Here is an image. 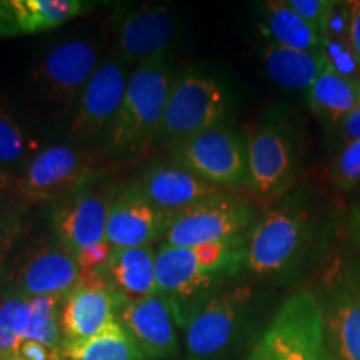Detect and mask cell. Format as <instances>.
<instances>
[{
  "instance_id": "6da1fadb",
  "label": "cell",
  "mask_w": 360,
  "mask_h": 360,
  "mask_svg": "<svg viewBox=\"0 0 360 360\" xmlns=\"http://www.w3.org/2000/svg\"><path fill=\"white\" fill-rule=\"evenodd\" d=\"M339 207L307 182L265 209L247 238L245 274L272 285L314 281L339 244Z\"/></svg>"
},
{
  "instance_id": "7a4b0ae2",
  "label": "cell",
  "mask_w": 360,
  "mask_h": 360,
  "mask_svg": "<svg viewBox=\"0 0 360 360\" xmlns=\"http://www.w3.org/2000/svg\"><path fill=\"white\" fill-rule=\"evenodd\" d=\"M255 282L225 283L182 328L184 360H245L277 307Z\"/></svg>"
},
{
  "instance_id": "3957f363",
  "label": "cell",
  "mask_w": 360,
  "mask_h": 360,
  "mask_svg": "<svg viewBox=\"0 0 360 360\" xmlns=\"http://www.w3.org/2000/svg\"><path fill=\"white\" fill-rule=\"evenodd\" d=\"M247 135V191L259 205H274L299 186L305 152L304 129L283 107L265 112Z\"/></svg>"
},
{
  "instance_id": "277c9868",
  "label": "cell",
  "mask_w": 360,
  "mask_h": 360,
  "mask_svg": "<svg viewBox=\"0 0 360 360\" xmlns=\"http://www.w3.org/2000/svg\"><path fill=\"white\" fill-rule=\"evenodd\" d=\"M174 80L167 60L132 70L124 101L103 142V150L110 160L141 159L154 148Z\"/></svg>"
},
{
  "instance_id": "5b68a950",
  "label": "cell",
  "mask_w": 360,
  "mask_h": 360,
  "mask_svg": "<svg viewBox=\"0 0 360 360\" xmlns=\"http://www.w3.org/2000/svg\"><path fill=\"white\" fill-rule=\"evenodd\" d=\"M334 360H360V255L339 242L310 287Z\"/></svg>"
},
{
  "instance_id": "8992f818",
  "label": "cell",
  "mask_w": 360,
  "mask_h": 360,
  "mask_svg": "<svg viewBox=\"0 0 360 360\" xmlns=\"http://www.w3.org/2000/svg\"><path fill=\"white\" fill-rule=\"evenodd\" d=\"M245 360H334L321 307L310 287L292 292L282 300Z\"/></svg>"
},
{
  "instance_id": "52a82bcc",
  "label": "cell",
  "mask_w": 360,
  "mask_h": 360,
  "mask_svg": "<svg viewBox=\"0 0 360 360\" xmlns=\"http://www.w3.org/2000/svg\"><path fill=\"white\" fill-rule=\"evenodd\" d=\"M231 94L212 75L191 70L175 77L154 147L172 148L193 135L225 124Z\"/></svg>"
},
{
  "instance_id": "ba28073f",
  "label": "cell",
  "mask_w": 360,
  "mask_h": 360,
  "mask_svg": "<svg viewBox=\"0 0 360 360\" xmlns=\"http://www.w3.org/2000/svg\"><path fill=\"white\" fill-rule=\"evenodd\" d=\"M236 278L202 260L195 249H180L165 242L157 245V294L170 305L180 330L220 287Z\"/></svg>"
},
{
  "instance_id": "9c48e42d",
  "label": "cell",
  "mask_w": 360,
  "mask_h": 360,
  "mask_svg": "<svg viewBox=\"0 0 360 360\" xmlns=\"http://www.w3.org/2000/svg\"><path fill=\"white\" fill-rule=\"evenodd\" d=\"M255 222L257 214L249 200L232 192H220L174 214L162 242L180 249H195L237 240L249 237Z\"/></svg>"
},
{
  "instance_id": "30bf717a",
  "label": "cell",
  "mask_w": 360,
  "mask_h": 360,
  "mask_svg": "<svg viewBox=\"0 0 360 360\" xmlns=\"http://www.w3.org/2000/svg\"><path fill=\"white\" fill-rule=\"evenodd\" d=\"M169 159L225 192L247 188V135L220 124L169 148Z\"/></svg>"
},
{
  "instance_id": "8fae6325",
  "label": "cell",
  "mask_w": 360,
  "mask_h": 360,
  "mask_svg": "<svg viewBox=\"0 0 360 360\" xmlns=\"http://www.w3.org/2000/svg\"><path fill=\"white\" fill-rule=\"evenodd\" d=\"M96 175L92 154L82 146L58 142L40 147L19 174L20 199L25 205L57 202Z\"/></svg>"
},
{
  "instance_id": "7c38bea8",
  "label": "cell",
  "mask_w": 360,
  "mask_h": 360,
  "mask_svg": "<svg viewBox=\"0 0 360 360\" xmlns=\"http://www.w3.org/2000/svg\"><path fill=\"white\" fill-rule=\"evenodd\" d=\"M117 191L114 184L98 174L53 202L52 229L57 240L74 255L105 242L107 220Z\"/></svg>"
},
{
  "instance_id": "4fadbf2b",
  "label": "cell",
  "mask_w": 360,
  "mask_h": 360,
  "mask_svg": "<svg viewBox=\"0 0 360 360\" xmlns=\"http://www.w3.org/2000/svg\"><path fill=\"white\" fill-rule=\"evenodd\" d=\"M80 270L75 255L60 242H44L30 247L7 269L2 294L37 297H64L77 285Z\"/></svg>"
},
{
  "instance_id": "5bb4252c",
  "label": "cell",
  "mask_w": 360,
  "mask_h": 360,
  "mask_svg": "<svg viewBox=\"0 0 360 360\" xmlns=\"http://www.w3.org/2000/svg\"><path fill=\"white\" fill-rule=\"evenodd\" d=\"M129 79V65L117 53L112 52L103 58L74 107L70 132L75 139L80 142H105L124 101Z\"/></svg>"
},
{
  "instance_id": "9a60e30c",
  "label": "cell",
  "mask_w": 360,
  "mask_h": 360,
  "mask_svg": "<svg viewBox=\"0 0 360 360\" xmlns=\"http://www.w3.org/2000/svg\"><path fill=\"white\" fill-rule=\"evenodd\" d=\"M101 62L98 45L94 40L69 39L44 53L32 77L49 101L65 109H74Z\"/></svg>"
},
{
  "instance_id": "2e32d148",
  "label": "cell",
  "mask_w": 360,
  "mask_h": 360,
  "mask_svg": "<svg viewBox=\"0 0 360 360\" xmlns=\"http://www.w3.org/2000/svg\"><path fill=\"white\" fill-rule=\"evenodd\" d=\"M115 51L129 67L157 64L167 60L177 24L169 6H142L122 11L117 15Z\"/></svg>"
},
{
  "instance_id": "e0dca14e",
  "label": "cell",
  "mask_w": 360,
  "mask_h": 360,
  "mask_svg": "<svg viewBox=\"0 0 360 360\" xmlns=\"http://www.w3.org/2000/svg\"><path fill=\"white\" fill-rule=\"evenodd\" d=\"M117 322L143 360L179 359L180 327L170 305L159 294L134 302H120Z\"/></svg>"
},
{
  "instance_id": "ac0fdd59",
  "label": "cell",
  "mask_w": 360,
  "mask_h": 360,
  "mask_svg": "<svg viewBox=\"0 0 360 360\" xmlns=\"http://www.w3.org/2000/svg\"><path fill=\"white\" fill-rule=\"evenodd\" d=\"M172 214L157 209L135 184L117 191L107 220L105 242L114 249L152 247L164 240Z\"/></svg>"
},
{
  "instance_id": "d6986e66",
  "label": "cell",
  "mask_w": 360,
  "mask_h": 360,
  "mask_svg": "<svg viewBox=\"0 0 360 360\" xmlns=\"http://www.w3.org/2000/svg\"><path fill=\"white\" fill-rule=\"evenodd\" d=\"M120 299L103 277L80 278L62 300L60 326L64 347L80 344L117 322Z\"/></svg>"
},
{
  "instance_id": "ffe728a7",
  "label": "cell",
  "mask_w": 360,
  "mask_h": 360,
  "mask_svg": "<svg viewBox=\"0 0 360 360\" xmlns=\"http://www.w3.org/2000/svg\"><path fill=\"white\" fill-rule=\"evenodd\" d=\"M135 186L157 209L172 215L225 192L170 159L148 165Z\"/></svg>"
},
{
  "instance_id": "44dd1931",
  "label": "cell",
  "mask_w": 360,
  "mask_h": 360,
  "mask_svg": "<svg viewBox=\"0 0 360 360\" xmlns=\"http://www.w3.org/2000/svg\"><path fill=\"white\" fill-rule=\"evenodd\" d=\"M84 11L79 0H0V37L57 29Z\"/></svg>"
},
{
  "instance_id": "7402d4cb",
  "label": "cell",
  "mask_w": 360,
  "mask_h": 360,
  "mask_svg": "<svg viewBox=\"0 0 360 360\" xmlns=\"http://www.w3.org/2000/svg\"><path fill=\"white\" fill-rule=\"evenodd\" d=\"M155 250L154 245L114 249L102 277L120 302H134L157 294Z\"/></svg>"
},
{
  "instance_id": "603a6c76",
  "label": "cell",
  "mask_w": 360,
  "mask_h": 360,
  "mask_svg": "<svg viewBox=\"0 0 360 360\" xmlns=\"http://www.w3.org/2000/svg\"><path fill=\"white\" fill-rule=\"evenodd\" d=\"M259 52L264 69L272 82L294 92L307 94L326 67V58L322 53L294 51L267 40L260 44Z\"/></svg>"
},
{
  "instance_id": "cb8c5ba5",
  "label": "cell",
  "mask_w": 360,
  "mask_h": 360,
  "mask_svg": "<svg viewBox=\"0 0 360 360\" xmlns=\"http://www.w3.org/2000/svg\"><path fill=\"white\" fill-rule=\"evenodd\" d=\"M360 102V80L345 77L330 65L323 67L307 90V105L328 129H334Z\"/></svg>"
},
{
  "instance_id": "d4e9b609",
  "label": "cell",
  "mask_w": 360,
  "mask_h": 360,
  "mask_svg": "<svg viewBox=\"0 0 360 360\" xmlns=\"http://www.w3.org/2000/svg\"><path fill=\"white\" fill-rule=\"evenodd\" d=\"M264 40L300 52L322 53V35L292 8L287 0L265 2L260 17Z\"/></svg>"
},
{
  "instance_id": "484cf974",
  "label": "cell",
  "mask_w": 360,
  "mask_h": 360,
  "mask_svg": "<svg viewBox=\"0 0 360 360\" xmlns=\"http://www.w3.org/2000/svg\"><path fill=\"white\" fill-rule=\"evenodd\" d=\"M62 360H143L119 322L80 344L64 347Z\"/></svg>"
},
{
  "instance_id": "4316f807",
  "label": "cell",
  "mask_w": 360,
  "mask_h": 360,
  "mask_svg": "<svg viewBox=\"0 0 360 360\" xmlns=\"http://www.w3.org/2000/svg\"><path fill=\"white\" fill-rule=\"evenodd\" d=\"M39 148L20 120L0 107V167L19 175Z\"/></svg>"
},
{
  "instance_id": "83f0119b",
  "label": "cell",
  "mask_w": 360,
  "mask_h": 360,
  "mask_svg": "<svg viewBox=\"0 0 360 360\" xmlns=\"http://www.w3.org/2000/svg\"><path fill=\"white\" fill-rule=\"evenodd\" d=\"M62 297H37L30 299V317L25 340L39 342L52 349L64 350L60 310Z\"/></svg>"
},
{
  "instance_id": "f1b7e54d",
  "label": "cell",
  "mask_w": 360,
  "mask_h": 360,
  "mask_svg": "<svg viewBox=\"0 0 360 360\" xmlns=\"http://www.w3.org/2000/svg\"><path fill=\"white\" fill-rule=\"evenodd\" d=\"M30 299L0 294V359H7L25 340Z\"/></svg>"
},
{
  "instance_id": "f546056e",
  "label": "cell",
  "mask_w": 360,
  "mask_h": 360,
  "mask_svg": "<svg viewBox=\"0 0 360 360\" xmlns=\"http://www.w3.org/2000/svg\"><path fill=\"white\" fill-rule=\"evenodd\" d=\"M328 177L342 193L360 192V141L337 143L328 164Z\"/></svg>"
},
{
  "instance_id": "4dcf8cb0",
  "label": "cell",
  "mask_w": 360,
  "mask_h": 360,
  "mask_svg": "<svg viewBox=\"0 0 360 360\" xmlns=\"http://www.w3.org/2000/svg\"><path fill=\"white\" fill-rule=\"evenodd\" d=\"M24 205L19 192V175L0 167V225L22 220Z\"/></svg>"
},
{
  "instance_id": "1f68e13d",
  "label": "cell",
  "mask_w": 360,
  "mask_h": 360,
  "mask_svg": "<svg viewBox=\"0 0 360 360\" xmlns=\"http://www.w3.org/2000/svg\"><path fill=\"white\" fill-rule=\"evenodd\" d=\"M287 4L304 20H307L310 25L315 27L319 30V34H322V30L326 29L327 22L330 20L335 7L339 6L337 0H287Z\"/></svg>"
},
{
  "instance_id": "d6a6232c",
  "label": "cell",
  "mask_w": 360,
  "mask_h": 360,
  "mask_svg": "<svg viewBox=\"0 0 360 360\" xmlns=\"http://www.w3.org/2000/svg\"><path fill=\"white\" fill-rule=\"evenodd\" d=\"M114 254V247L107 242H102L92 249L82 250L75 255L80 270V278L87 277H102L105 272L107 264Z\"/></svg>"
},
{
  "instance_id": "836d02e7",
  "label": "cell",
  "mask_w": 360,
  "mask_h": 360,
  "mask_svg": "<svg viewBox=\"0 0 360 360\" xmlns=\"http://www.w3.org/2000/svg\"><path fill=\"white\" fill-rule=\"evenodd\" d=\"M20 232V220L12 224L0 225V285H2L4 277L8 269V254H11L15 238Z\"/></svg>"
},
{
  "instance_id": "e575fe53",
  "label": "cell",
  "mask_w": 360,
  "mask_h": 360,
  "mask_svg": "<svg viewBox=\"0 0 360 360\" xmlns=\"http://www.w3.org/2000/svg\"><path fill=\"white\" fill-rule=\"evenodd\" d=\"M332 134L335 135L337 143L360 141V102L347 117H344V119L332 129Z\"/></svg>"
},
{
  "instance_id": "d590c367",
  "label": "cell",
  "mask_w": 360,
  "mask_h": 360,
  "mask_svg": "<svg viewBox=\"0 0 360 360\" xmlns=\"http://www.w3.org/2000/svg\"><path fill=\"white\" fill-rule=\"evenodd\" d=\"M344 229L347 232V240L360 255V199L354 200L344 214Z\"/></svg>"
},
{
  "instance_id": "8d00e7d4",
  "label": "cell",
  "mask_w": 360,
  "mask_h": 360,
  "mask_svg": "<svg viewBox=\"0 0 360 360\" xmlns=\"http://www.w3.org/2000/svg\"><path fill=\"white\" fill-rule=\"evenodd\" d=\"M350 7V25H349V35H350V45L357 58L360 67V0H354L349 2Z\"/></svg>"
}]
</instances>
